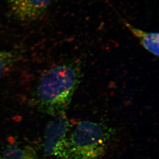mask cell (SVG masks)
<instances>
[{
    "mask_svg": "<svg viewBox=\"0 0 159 159\" xmlns=\"http://www.w3.org/2000/svg\"><path fill=\"white\" fill-rule=\"evenodd\" d=\"M81 77V67L76 63L59 65L49 69L37 89L36 101L40 110L55 117L66 113Z\"/></svg>",
    "mask_w": 159,
    "mask_h": 159,
    "instance_id": "1",
    "label": "cell"
},
{
    "mask_svg": "<svg viewBox=\"0 0 159 159\" xmlns=\"http://www.w3.org/2000/svg\"><path fill=\"white\" fill-rule=\"evenodd\" d=\"M102 124L80 122L67 138L65 159H98L105 153L109 135Z\"/></svg>",
    "mask_w": 159,
    "mask_h": 159,
    "instance_id": "2",
    "label": "cell"
},
{
    "mask_svg": "<svg viewBox=\"0 0 159 159\" xmlns=\"http://www.w3.org/2000/svg\"><path fill=\"white\" fill-rule=\"evenodd\" d=\"M69 122L66 113L56 116L44 131L43 155L45 159H65Z\"/></svg>",
    "mask_w": 159,
    "mask_h": 159,
    "instance_id": "3",
    "label": "cell"
},
{
    "mask_svg": "<svg viewBox=\"0 0 159 159\" xmlns=\"http://www.w3.org/2000/svg\"><path fill=\"white\" fill-rule=\"evenodd\" d=\"M52 0H10L12 12L22 20H33L39 18Z\"/></svg>",
    "mask_w": 159,
    "mask_h": 159,
    "instance_id": "4",
    "label": "cell"
},
{
    "mask_svg": "<svg viewBox=\"0 0 159 159\" xmlns=\"http://www.w3.org/2000/svg\"><path fill=\"white\" fill-rule=\"evenodd\" d=\"M124 23L132 34L138 38L143 47L156 56H159V33L145 32L127 22Z\"/></svg>",
    "mask_w": 159,
    "mask_h": 159,
    "instance_id": "5",
    "label": "cell"
},
{
    "mask_svg": "<svg viewBox=\"0 0 159 159\" xmlns=\"http://www.w3.org/2000/svg\"><path fill=\"white\" fill-rule=\"evenodd\" d=\"M35 149L31 146L9 144L5 147L0 159H37Z\"/></svg>",
    "mask_w": 159,
    "mask_h": 159,
    "instance_id": "6",
    "label": "cell"
},
{
    "mask_svg": "<svg viewBox=\"0 0 159 159\" xmlns=\"http://www.w3.org/2000/svg\"><path fill=\"white\" fill-rule=\"evenodd\" d=\"M17 59V54L15 52H0V79L10 71Z\"/></svg>",
    "mask_w": 159,
    "mask_h": 159,
    "instance_id": "7",
    "label": "cell"
}]
</instances>
